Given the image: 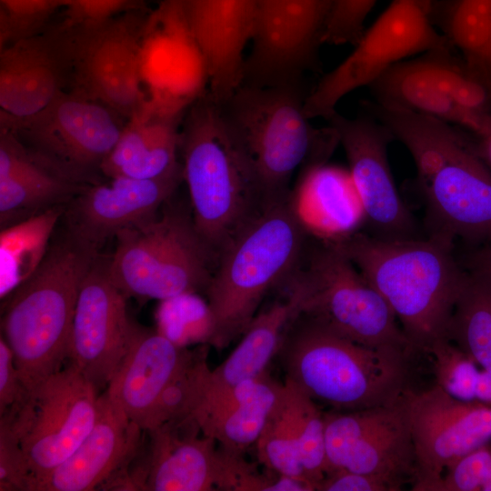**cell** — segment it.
Here are the masks:
<instances>
[{
  "label": "cell",
  "instance_id": "1",
  "mask_svg": "<svg viewBox=\"0 0 491 491\" xmlns=\"http://www.w3.org/2000/svg\"><path fill=\"white\" fill-rule=\"evenodd\" d=\"M367 112L414 161L427 235L491 244V170L476 137L438 119L367 102Z\"/></svg>",
  "mask_w": 491,
  "mask_h": 491
},
{
  "label": "cell",
  "instance_id": "2",
  "mask_svg": "<svg viewBox=\"0 0 491 491\" xmlns=\"http://www.w3.org/2000/svg\"><path fill=\"white\" fill-rule=\"evenodd\" d=\"M454 242L440 235L385 239L358 231L330 243L383 296L413 351L429 354L436 343L447 339L468 276L456 257Z\"/></svg>",
  "mask_w": 491,
  "mask_h": 491
},
{
  "label": "cell",
  "instance_id": "3",
  "mask_svg": "<svg viewBox=\"0 0 491 491\" xmlns=\"http://www.w3.org/2000/svg\"><path fill=\"white\" fill-rule=\"evenodd\" d=\"M292 191L270 200L220 251L205 289L211 316L207 345L224 349L240 337L272 288L303 260L306 235Z\"/></svg>",
  "mask_w": 491,
  "mask_h": 491
},
{
  "label": "cell",
  "instance_id": "4",
  "mask_svg": "<svg viewBox=\"0 0 491 491\" xmlns=\"http://www.w3.org/2000/svg\"><path fill=\"white\" fill-rule=\"evenodd\" d=\"M303 82L241 84L218 104L224 126L264 200L291 192L296 171L326 163L339 144L336 130L316 128L304 112Z\"/></svg>",
  "mask_w": 491,
  "mask_h": 491
},
{
  "label": "cell",
  "instance_id": "5",
  "mask_svg": "<svg viewBox=\"0 0 491 491\" xmlns=\"http://www.w3.org/2000/svg\"><path fill=\"white\" fill-rule=\"evenodd\" d=\"M410 351L354 342L302 315L292 321L278 355L286 379L336 411L396 401L408 389Z\"/></svg>",
  "mask_w": 491,
  "mask_h": 491
},
{
  "label": "cell",
  "instance_id": "6",
  "mask_svg": "<svg viewBox=\"0 0 491 491\" xmlns=\"http://www.w3.org/2000/svg\"><path fill=\"white\" fill-rule=\"evenodd\" d=\"M96 250L69 233L11 293L1 321L2 336L28 395L67 359L79 291L97 258Z\"/></svg>",
  "mask_w": 491,
  "mask_h": 491
},
{
  "label": "cell",
  "instance_id": "7",
  "mask_svg": "<svg viewBox=\"0 0 491 491\" xmlns=\"http://www.w3.org/2000/svg\"><path fill=\"white\" fill-rule=\"evenodd\" d=\"M179 151L195 227L217 258L235 232L266 203L234 146L208 90L187 110Z\"/></svg>",
  "mask_w": 491,
  "mask_h": 491
},
{
  "label": "cell",
  "instance_id": "8",
  "mask_svg": "<svg viewBox=\"0 0 491 491\" xmlns=\"http://www.w3.org/2000/svg\"><path fill=\"white\" fill-rule=\"evenodd\" d=\"M283 284L298 315L365 346L414 352L388 304L332 243L315 247Z\"/></svg>",
  "mask_w": 491,
  "mask_h": 491
},
{
  "label": "cell",
  "instance_id": "9",
  "mask_svg": "<svg viewBox=\"0 0 491 491\" xmlns=\"http://www.w3.org/2000/svg\"><path fill=\"white\" fill-rule=\"evenodd\" d=\"M115 238L107 272L126 297L162 301L206 289L216 257L192 216L167 208Z\"/></svg>",
  "mask_w": 491,
  "mask_h": 491
},
{
  "label": "cell",
  "instance_id": "10",
  "mask_svg": "<svg viewBox=\"0 0 491 491\" xmlns=\"http://www.w3.org/2000/svg\"><path fill=\"white\" fill-rule=\"evenodd\" d=\"M435 1L393 0L365 30L353 51L308 92L306 116L326 119L346 95L368 87L396 64L451 46L432 21Z\"/></svg>",
  "mask_w": 491,
  "mask_h": 491
},
{
  "label": "cell",
  "instance_id": "11",
  "mask_svg": "<svg viewBox=\"0 0 491 491\" xmlns=\"http://www.w3.org/2000/svg\"><path fill=\"white\" fill-rule=\"evenodd\" d=\"M99 395L68 364L36 387L22 406L0 415L18 436L29 472L27 491L85 440L96 420Z\"/></svg>",
  "mask_w": 491,
  "mask_h": 491
},
{
  "label": "cell",
  "instance_id": "12",
  "mask_svg": "<svg viewBox=\"0 0 491 491\" xmlns=\"http://www.w3.org/2000/svg\"><path fill=\"white\" fill-rule=\"evenodd\" d=\"M127 119L72 90L27 117L0 113V129L76 181L91 177L116 145Z\"/></svg>",
  "mask_w": 491,
  "mask_h": 491
},
{
  "label": "cell",
  "instance_id": "13",
  "mask_svg": "<svg viewBox=\"0 0 491 491\" xmlns=\"http://www.w3.org/2000/svg\"><path fill=\"white\" fill-rule=\"evenodd\" d=\"M151 9L105 21L70 25L73 75L70 90L113 109L125 119L143 106L140 46Z\"/></svg>",
  "mask_w": 491,
  "mask_h": 491
},
{
  "label": "cell",
  "instance_id": "14",
  "mask_svg": "<svg viewBox=\"0 0 491 491\" xmlns=\"http://www.w3.org/2000/svg\"><path fill=\"white\" fill-rule=\"evenodd\" d=\"M336 0H258L242 84L275 86L303 82L316 67Z\"/></svg>",
  "mask_w": 491,
  "mask_h": 491
},
{
  "label": "cell",
  "instance_id": "15",
  "mask_svg": "<svg viewBox=\"0 0 491 491\" xmlns=\"http://www.w3.org/2000/svg\"><path fill=\"white\" fill-rule=\"evenodd\" d=\"M406 392L387 405L324 413L326 474L346 469L402 486L414 481L416 456Z\"/></svg>",
  "mask_w": 491,
  "mask_h": 491
},
{
  "label": "cell",
  "instance_id": "16",
  "mask_svg": "<svg viewBox=\"0 0 491 491\" xmlns=\"http://www.w3.org/2000/svg\"><path fill=\"white\" fill-rule=\"evenodd\" d=\"M140 76L145 104L165 115L185 116L208 90L206 62L178 0H161L148 13Z\"/></svg>",
  "mask_w": 491,
  "mask_h": 491
},
{
  "label": "cell",
  "instance_id": "17",
  "mask_svg": "<svg viewBox=\"0 0 491 491\" xmlns=\"http://www.w3.org/2000/svg\"><path fill=\"white\" fill-rule=\"evenodd\" d=\"M150 441L133 489L149 491H237L240 479L256 469L244 456L225 450L205 435L194 416L146 431Z\"/></svg>",
  "mask_w": 491,
  "mask_h": 491
},
{
  "label": "cell",
  "instance_id": "18",
  "mask_svg": "<svg viewBox=\"0 0 491 491\" xmlns=\"http://www.w3.org/2000/svg\"><path fill=\"white\" fill-rule=\"evenodd\" d=\"M416 476L412 490L429 491L446 470L491 441V406L454 397L438 385L406 392Z\"/></svg>",
  "mask_w": 491,
  "mask_h": 491
},
{
  "label": "cell",
  "instance_id": "19",
  "mask_svg": "<svg viewBox=\"0 0 491 491\" xmlns=\"http://www.w3.org/2000/svg\"><path fill=\"white\" fill-rule=\"evenodd\" d=\"M346 153L369 235L385 239L419 236L416 221L401 198L388 161V130L373 116L346 117L336 110L326 117Z\"/></svg>",
  "mask_w": 491,
  "mask_h": 491
},
{
  "label": "cell",
  "instance_id": "20",
  "mask_svg": "<svg viewBox=\"0 0 491 491\" xmlns=\"http://www.w3.org/2000/svg\"><path fill=\"white\" fill-rule=\"evenodd\" d=\"M125 298L108 275L107 261L97 257L79 291L67 360L99 393L129 348L135 322L128 317Z\"/></svg>",
  "mask_w": 491,
  "mask_h": 491
},
{
  "label": "cell",
  "instance_id": "21",
  "mask_svg": "<svg viewBox=\"0 0 491 491\" xmlns=\"http://www.w3.org/2000/svg\"><path fill=\"white\" fill-rule=\"evenodd\" d=\"M73 44L63 19L0 49V113L23 118L44 109L70 87Z\"/></svg>",
  "mask_w": 491,
  "mask_h": 491
},
{
  "label": "cell",
  "instance_id": "22",
  "mask_svg": "<svg viewBox=\"0 0 491 491\" xmlns=\"http://www.w3.org/2000/svg\"><path fill=\"white\" fill-rule=\"evenodd\" d=\"M80 191L70 210V233L98 248L119 232L155 217L183 179L182 166L163 176L110 178Z\"/></svg>",
  "mask_w": 491,
  "mask_h": 491
},
{
  "label": "cell",
  "instance_id": "23",
  "mask_svg": "<svg viewBox=\"0 0 491 491\" xmlns=\"http://www.w3.org/2000/svg\"><path fill=\"white\" fill-rule=\"evenodd\" d=\"M205 59L208 92L222 104L243 82L258 0H178Z\"/></svg>",
  "mask_w": 491,
  "mask_h": 491
},
{
  "label": "cell",
  "instance_id": "24",
  "mask_svg": "<svg viewBox=\"0 0 491 491\" xmlns=\"http://www.w3.org/2000/svg\"><path fill=\"white\" fill-rule=\"evenodd\" d=\"M141 431L104 390L96 420L85 440L30 491H90L109 483L135 455Z\"/></svg>",
  "mask_w": 491,
  "mask_h": 491
},
{
  "label": "cell",
  "instance_id": "25",
  "mask_svg": "<svg viewBox=\"0 0 491 491\" xmlns=\"http://www.w3.org/2000/svg\"><path fill=\"white\" fill-rule=\"evenodd\" d=\"M191 349L134 323L129 348L105 389L128 418L145 431L161 393Z\"/></svg>",
  "mask_w": 491,
  "mask_h": 491
},
{
  "label": "cell",
  "instance_id": "26",
  "mask_svg": "<svg viewBox=\"0 0 491 491\" xmlns=\"http://www.w3.org/2000/svg\"><path fill=\"white\" fill-rule=\"evenodd\" d=\"M284 387L266 372L205 399L193 416L202 432L225 450L244 456L248 447L256 445Z\"/></svg>",
  "mask_w": 491,
  "mask_h": 491
},
{
  "label": "cell",
  "instance_id": "27",
  "mask_svg": "<svg viewBox=\"0 0 491 491\" xmlns=\"http://www.w3.org/2000/svg\"><path fill=\"white\" fill-rule=\"evenodd\" d=\"M296 213L307 233L334 242L365 225L363 205L349 170L326 163L302 170L292 191Z\"/></svg>",
  "mask_w": 491,
  "mask_h": 491
},
{
  "label": "cell",
  "instance_id": "28",
  "mask_svg": "<svg viewBox=\"0 0 491 491\" xmlns=\"http://www.w3.org/2000/svg\"><path fill=\"white\" fill-rule=\"evenodd\" d=\"M184 117L156 113L144 103L127 120L101 172L109 178L150 179L179 169L182 165L177 154Z\"/></svg>",
  "mask_w": 491,
  "mask_h": 491
},
{
  "label": "cell",
  "instance_id": "29",
  "mask_svg": "<svg viewBox=\"0 0 491 491\" xmlns=\"http://www.w3.org/2000/svg\"><path fill=\"white\" fill-rule=\"evenodd\" d=\"M65 175L26 146L15 134L0 129V215L55 202L82 190Z\"/></svg>",
  "mask_w": 491,
  "mask_h": 491
},
{
  "label": "cell",
  "instance_id": "30",
  "mask_svg": "<svg viewBox=\"0 0 491 491\" xmlns=\"http://www.w3.org/2000/svg\"><path fill=\"white\" fill-rule=\"evenodd\" d=\"M296 316V304L288 294L285 299L257 313L234 350L219 366L210 370L203 401L266 373Z\"/></svg>",
  "mask_w": 491,
  "mask_h": 491
},
{
  "label": "cell",
  "instance_id": "31",
  "mask_svg": "<svg viewBox=\"0 0 491 491\" xmlns=\"http://www.w3.org/2000/svg\"><path fill=\"white\" fill-rule=\"evenodd\" d=\"M431 17L456 52L491 85V0H436Z\"/></svg>",
  "mask_w": 491,
  "mask_h": 491
},
{
  "label": "cell",
  "instance_id": "32",
  "mask_svg": "<svg viewBox=\"0 0 491 491\" xmlns=\"http://www.w3.org/2000/svg\"><path fill=\"white\" fill-rule=\"evenodd\" d=\"M62 213L63 209L55 205L1 231V298L10 295L40 266Z\"/></svg>",
  "mask_w": 491,
  "mask_h": 491
},
{
  "label": "cell",
  "instance_id": "33",
  "mask_svg": "<svg viewBox=\"0 0 491 491\" xmlns=\"http://www.w3.org/2000/svg\"><path fill=\"white\" fill-rule=\"evenodd\" d=\"M447 339L491 373V282L469 273L456 303Z\"/></svg>",
  "mask_w": 491,
  "mask_h": 491
},
{
  "label": "cell",
  "instance_id": "34",
  "mask_svg": "<svg viewBox=\"0 0 491 491\" xmlns=\"http://www.w3.org/2000/svg\"><path fill=\"white\" fill-rule=\"evenodd\" d=\"M207 344L190 353L158 397L145 431L192 416L202 403L211 368Z\"/></svg>",
  "mask_w": 491,
  "mask_h": 491
},
{
  "label": "cell",
  "instance_id": "35",
  "mask_svg": "<svg viewBox=\"0 0 491 491\" xmlns=\"http://www.w3.org/2000/svg\"><path fill=\"white\" fill-rule=\"evenodd\" d=\"M285 386L300 461L316 491L326 467L324 413L315 400L292 382L285 379Z\"/></svg>",
  "mask_w": 491,
  "mask_h": 491
},
{
  "label": "cell",
  "instance_id": "36",
  "mask_svg": "<svg viewBox=\"0 0 491 491\" xmlns=\"http://www.w3.org/2000/svg\"><path fill=\"white\" fill-rule=\"evenodd\" d=\"M256 446L257 458L266 468L276 474L308 481L314 486L306 476L300 461L286 386Z\"/></svg>",
  "mask_w": 491,
  "mask_h": 491
},
{
  "label": "cell",
  "instance_id": "37",
  "mask_svg": "<svg viewBox=\"0 0 491 491\" xmlns=\"http://www.w3.org/2000/svg\"><path fill=\"white\" fill-rule=\"evenodd\" d=\"M155 318L157 330L180 346L194 341L207 344L211 334L210 312L207 303L196 293L162 300Z\"/></svg>",
  "mask_w": 491,
  "mask_h": 491
},
{
  "label": "cell",
  "instance_id": "38",
  "mask_svg": "<svg viewBox=\"0 0 491 491\" xmlns=\"http://www.w3.org/2000/svg\"><path fill=\"white\" fill-rule=\"evenodd\" d=\"M72 0H0V49L37 35L51 24L53 15Z\"/></svg>",
  "mask_w": 491,
  "mask_h": 491
},
{
  "label": "cell",
  "instance_id": "39",
  "mask_svg": "<svg viewBox=\"0 0 491 491\" xmlns=\"http://www.w3.org/2000/svg\"><path fill=\"white\" fill-rule=\"evenodd\" d=\"M429 354L433 356L436 385L456 398L476 401L475 392L481 368L447 339L436 343Z\"/></svg>",
  "mask_w": 491,
  "mask_h": 491
},
{
  "label": "cell",
  "instance_id": "40",
  "mask_svg": "<svg viewBox=\"0 0 491 491\" xmlns=\"http://www.w3.org/2000/svg\"><path fill=\"white\" fill-rule=\"evenodd\" d=\"M376 2V0H336L323 44L356 45L365 32V22Z\"/></svg>",
  "mask_w": 491,
  "mask_h": 491
},
{
  "label": "cell",
  "instance_id": "41",
  "mask_svg": "<svg viewBox=\"0 0 491 491\" xmlns=\"http://www.w3.org/2000/svg\"><path fill=\"white\" fill-rule=\"evenodd\" d=\"M29 472L18 436L0 419V490L27 491Z\"/></svg>",
  "mask_w": 491,
  "mask_h": 491
},
{
  "label": "cell",
  "instance_id": "42",
  "mask_svg": "<svg viewBox=\"0 0 491 491\" xmlns=\"http://www.w3.org/2000/svg\"><path fill=\"white\" fill-rule=\"evenodd\" d=\"M146 0H72L64 20L71 25L96 23L128 12L148 10Z\"/></svg>",
  "mask_w": 491,
  "mask_h": 491
},
{
  "label": "cell",
  "instance_id": "43",
  "mask_svg": "<svg viewBox=\"0 0 491 491\" xmlns=\"http://www.w3.org/2000/svg\"><path fill=\"white\" fill-rule=\"evenodd\" d=\"M402 486L376 475L337 469L325 475L316 491H398Z\"/></svg>",
  "mask_w": 491,
  "mask_h": 491
},
{
  "label": "cell",
  "instance_id": "44",
  "mask_svg": "<svg viewBox=\"0 0 491 491\" xmlns=\"http://www.w3.org/2000/svg\"><path fill=\"white\" fill-rule=\"evenodd\" d=\"M29 396L18 369L14 355L1 335L0 337V415L20 406Z\"/></svg>",
  "mask_w": 491,
  "mask_h": 491
},
{
  "label": "cell",
  "instance_id": "45",
  "mask_svg": "<svg viewBox=\"0 0 491 491\" xmlns=\"http://www.w3.org/2000/svg\"><path fill=\"white\" fill-rule=\"evenodd\" d=\"M237 491H316L308 481L276 474L262 475L256 470L246 474L239 481Z\"/></svg>",
  "mask_w": 491,
  "mask_h": 491
},
{
  "label": "cell",
  "instance_id": "46",
  "mask_svg": "<svg viewBox=\"0 0 491 491\" xmlns=\"http://www.w3.org/2000/svg\"><path fill=\"white\" fill-rule=\"evenodd\" d=\"M460 263L467 272L491 282V244L472 246L464 255Z\"/></svg>",
  "mask_w": 491,
  "mask_h": 491
},
{
  "label": "cell",
  "instance_id": "47",
  "mask_svg": "<svg viewBox=\"0 0 491 491\" xmlns=\"http://www.w3.org/2000/svg\"><path fill=\"white\" fill-rule=\"evenodd\" d=\"M471 458L480 491H491V441L473 451Z\"/></svg>",
  "mask_w": 491,
  "mask_h": 491
},
{
  "label": "cell",
  "instance_id": "48",
  "mask_svg": "<svg viewBox=\"0 0 491 491\" xmlns=\"http://www.w3.org/2000/svg\"><path fill=\"white\" fill-rule=\"evenodd\" d=\"M476 401L482 402L491 406V373L480 369L476 382Z\"/></svg>",
  "mask_w": 491,
  "mask_h": 491
},
{
  "label": "cell",
  "instance_id": "49",
  "mask_svg": "<svg viewBox=\"0 0 491 491\" xmlns=\"http://www.w3.org/2000/svg\"><path fill=\"white\" fill-rule=\"evenodd\" d=\"M476 144L482 158L491 170V132L482 137H476Z\"/></svg>",
  "mask_w": 491,
  "mask_h": 491
}]
</instances>
